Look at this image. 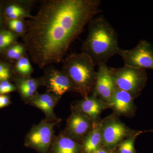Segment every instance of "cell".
Here are the masks:
<instances>
[{
    "instance_id": "cell-27",
    "label": "cell",
    "mask_w": 153,
    "mask_h": 153,
    "mask_svg": "<svg viewBox=\"0 0 153 153\" xmlns=\"http://www.w3.org/2000/svg\"><path fill=\"white\" fill-rule=\"evenodd\" d=\"M3 95H0V108H2V103Z\"/></svg>"
},
{
    "instance_id": "cell-3",
    "label": "cell",
    "mask_w": 153,
    "mask_h": 153,
    "mask_svg": "<svg viewBox=\"0 0 153 153\" xmlns=\"http://www.w3.org/2000/svg\"><path fill=\"white\" fill-rule=\"evenodd\" d=\"M62 70L71 80L74 90L86 95L95 85L97 77L96 65L86 53L72 52L62 61Z\"/></svg>"
},
{
    "instance_id": "cell-13",
    "label": "cell",
    "mask_w": 153,
    "mask_h": 153,
    "mask_svg": "<svg viewBox=\"0 0 153 153\" xmlns=\"http://www.w3.org/2000/svg\"><path fill=\"white\" fill-rule=\"evenodd\" d=\"M18 87L21 95L26 99H31L36 94V91L41 84H43L42 78L41 79L22 77L18 80Z\"/></svg>"
},
{
    "instance_id": "cell-11",
    "label": "cell",
    "mask_w": 153,
    "mask_h": 153,
    "mask_svg": "<svg viewBox=\"0 0 153 153\" xmlns=\"http://www.w3.org/2000/svg\"><path fill=\"white\" fill-rule=\"evenodd\" d=\"M57 96L51 93L36 94L31 99L32 102L35 106L43 111L47 116L54 117V107L57 100Z\"/></svg>"
},
{
    "instance_id": "cell-10",
    "label": "cell",
    "mask_w": 153,
    "mask_h": 153,
    "mask_svg": "<svg viewBox=\"0 0 153 153\" xmlns=\"http://www.w3.org/2000/svg\"><path fill=\"white\" fill-rule=\"evenodd\" d=\"M109 104L120 113H127L133 107V96L131 94L116 88L109 101Z\"/></svg>"
},
{
    "instance_id": "cell-23",
    "label": "cell",
    "mask_w": 153,
    "mask_h": 153,
    "mask_svg": "<svg viewBox=\"0 0 153 153\" xmlns=\"http://www.w3.org/2000/svg\"><path fill=\"white\" fill-rule=\"evenodd\" d=\"M11 76V70L7 65L0 62V82L8 80Z\"/></svg>"
},
{
    "instance_id": "cell-8",
    "label": "cell",
    "mask_w": 153,
    "mask_h": 153,
    "mask_svg": "<svg viewBox=\"0 0 153 153\" xmlns=\"http://www.w3.org/2000/svg\"><path fill=\"white\" fill-rule=\"evenodd\" d=\"M94 85V95L109 101L116 89L110 68L106 64L99 65Z\"/></svg>"
},
{
    "instance_id": "cell-16",
    "label": "cell",
    "mask_w": 153,
    "mask_h": 153,
    "mask_svg": "<svg viewBox=\"0 0 153 153\" xmlns=\"http://www.w3.org/2000/svg\"><path fill=\"white\" fill-rule=\"evenodd\" d=\"M102 140V133L100 127H97L85 139L83 148L86 153H92L98 149Z\"/></svg>"
},
{
    "instance_id": "cell-7",
    "label": "cell",
    "mask_w": 153,
    "mask_h": 153,
    "mask_svg": "<svg viewBox=\"0 0 153 153\" xmlns=\"http://www.w3.org/2000/svg\"><path fill=\"white\" fill-rule=\"evenodd\" d=\"M54 124L43 121L32 129L27 136V143L42 153H46L52 140Z\"/></svg>"
},
{
    "instance_id": "cell-1",
    "label": "cell",
    "mask_w": 153,
    "mask_h": 153,
    "mask_svg": "<svg viewBox=\"0 0 153 153\" xmlns=\"http://www.w3.org/2000/svg\"><path fill=\"white\" fill-rule=\"evenodd\" d=\"M99 0H44L26 22L23 44L41 69L60 63L72 42L99 13Z\"/></svg>"
},
{
    "instance_id": "cell-19",
    "label": "cell",
    "mask_w": 153,
    "mask_h": 153,
    "mask_svg": "<svg viewBox=\"0 0 153 153\" xmlns=\"http://www.w3.org/2000/svg\"><path fill=\"white\" fill-rule=\"evenodd\" d=\"M15 33L9 30L0 31V50H4L13 44L16 40Z\"/></svg>"
},
{
    "instance_id": "cell-2",
    "label": "cell",
    "mask_w": 153,
    "mask_h": 153,
    "mask_svg": "<svg viewBox=\"0 0 153 153\" xmlns=\"http://www.w3.org/2000/svg\"><path fill=\"white\" fill-rule=\"evenodd\" d=\"M89 24L88 34L82 44V52L89 55L98 66L106 64L120 51L117 33L102 16L94 17Z\"/></svg>"
},
{
    "instance_id": "cell-12",
    "label": "cell",
    "mask_w": 153,
    "mask_h": 153,
    "mask_svg": "<svg viewBox=\"0 0 153 153\" xmlns=\"http://www.w3.org/2000/svg\"><path fill=\"white\" fill-rule=\"evenodd\" d=\"M88 118L80 113H75L68 120V131L75 136L81 137L87 132L90 127Z\"/></svg>"
},
{
    "instance_id": "cell-22",
    "label": "cell",
    "mask_w": 153,
    "mask_h": 153,
    "mask_svg": "<svg viewBox=\"0 0 153 153\" xmlns=\"http://www.w3.org/2000/svg\"><path fill=\"white\" fill-rule=\"evenodd\" d=\"M120 153H134V141L129 139L122 143L119 148Z\"/></svg>"
},
{
    "instance_id": "cell-6",
    "label": "cell",
    "mask_w": 153,
    "mask_h": 153,
    "mask_svg": "<svg viewBox=\"0 0 153 153\" xmlns=\"http://www.w3.org/2000/svg\"><path fill=\"white\" fill-rule=\"evenodd\" d=\"M44 68L42 82L49 92L59 97L68 91L74 90L69 77L62 70L57 69L52 65Z\"/></svg>"
},
{
    "instance_id": "cell-4",
    "label": "cell",
    "mask_w": 153,
    "mask_h": 153,
    "mask_svg": "<svg viewBox=\"0 0 153 153\" xmlns=\"http://www.w3.org/2000/svg\"><path fill=\"white\" fill-rule=\"evenodd\" d=\"M116 88L137 95L145 86L147 76L146 70L125 66L119 68H110Z\"/></svg>"
},
{
    "instance_id": "cell-15",
    "label": "cell",
    "mask_w": 153,
    "mask_h": 153,
    "mask_svg": "<svg viewBox=\"0 0 153 153\" xmlns=\"http://www.w3.org/2000/svg\"><path fill=\"white\" fill-rule=\"evenodd\" d=\"M79 108L82 112L88 117L94 119L101 112L102 106L94 97H86L80 102Z\"/></svg>"
},
{
    "instance_id": "cell-18",
    "label": "cell",
    "mask_w": 153,
    "mask_h": 153,
    "mask_svg": "<svg viewBox=\"0 0 153 153\" xmlns=\"http://www.w3.org/2000/svg\"><path fill=\"white\" fill-rule=\"evenodd\" d=\"M15 67L17 72L23 77H29L33 71L30 59L25 55L17 60Z\"/></svg>"
},
{
    "instance_id": "cell-24",
    "label": "cell",
    "mask_w": 153,
    "mask_h": 153,
    "mask_svg": "<svg viewBox=\"0 0 153 153\" xmlns=\"http://www.w3.org/2000/svg\"><path fill=\"white\" fill-rule=\"evenodd\" d=\"M16 88L15 85L9 82L8 80L1 81L0 82V94L4 95V94L10 93L15 91Z\"/></svg>"
},
{
    "instance_id": "cell-20",
    "label": "cell",
    "mask_w": 153,
    "mask_h": 153,
    "mask_svg": "<svg viewBox=\"0 0 153 153\" xmlns=\"http://www.w3.org/2000/svg\"><path fill=\"white\" fill-rule=\"evenodd\" d=\"M26 50L24 44H17L13 45L7 52V55L9 59L17 61L25 55Z\"/></svg>"
},
{
    "instance_id": "cell-21",
    "label": "cell",
    "mask_w": 153,
    "mask_h": 153,
    "mask_svg": "<svg viewBox=\"0 0 153 153\" xmlns=\"http://www.w3.org/2000/svg\"><path fill=\"white\" fill-rule=\"evenodd\" d=\"M8 26L11 32L23 36L25 32L26 22L21 19L10 20L8 22Z\"/></svg>"
},
{
    "instance_id": "cell-25",
    "label": "cell",
    "mask_w": 153,
    "mask_h": 153,
    "mask_svg": "<svg viewBox=\"0 0 153 153\" xmlns=\"http://www.w3.org/2000/svg\"><path fill=\"white\" fill-rule=\"evenodd\" d=\"M92 153H110L108 151L102 149H98L95 152H93Z\"/></svg>"
},
{
    "instance_id": "cell-26",
    "label": "cell",
    "mask_w": 153,
    "mask_h": 153,
    "mask_svg": "<svg viewBox=\"0 0 153 153\" xmlns=\"http://www.w3.org/2000/svg\"><path fill=\"white\" fill-rule=\"evenodd\" d=\"M2 15L1 11V9H0V31L1 30V29L2 27Z\"/></svg>"
},
{
    "instance_id": "cell-9",
    "label": "cell",
    "mask_w": 153,
    "mask_h": 153,
    "mask_svg": "<svg viewBox=\"0 0 153 153\" xmlns=\"http://www.w3.org/2000/svg\"><path fill=\"white\" fill-rule=\"evenodd\" d=\"M127 131L122 124L113 122L105 127L102 133V140L107 146L116 145L125 136Z\"/></svg>"
},
{
    "instance_id": "cell-14",
    "label": "cell",
    "mask_w": 153,
    "mask_h": 153,
    "mask_svg": "<svg viewBox=\"0 0 153 153\" xmlns=\"http://www.w3.org/2000/svg\"><path fill=\"white\" fill-rule=\"evenodd\" d=\"M78 145L73 140L65 136H60L55 142L52 153H78Z\"/></svg>"
},
{
    "instance_id": "cell-17",
    "label": "cell",
    "mask_w": 153,
    "mask_h": 153,
    "mask_svg": "<svg viewBox=\"0 0 153 153\" xmlns=\"http://www.w3.org/2000/svg\"><path fill=\"white\" fill-rule=\"evenodd\" d=\"M18 4L9 5L5 10L6 16L10 20L22 19L25 18L29 19L32 17L29 11L25 7Z\"/></svg>"
},
{
    "instance_id": "cell-5",
    "label": "cell",
    "mask_w": 153,
    "mask_h": 153,
    "mask_svg": "<svg viewBox=\"0 0 153 153\" xmlns=\"http://www.w3.org/2000/svg\"><path fill=\"white\" fill-rule=\"evenodd\" d=\"M118 55L125 66L141 70L153 69V46L146 40H141L131 49H121Z\"/></svg>"
}]
</instances>
